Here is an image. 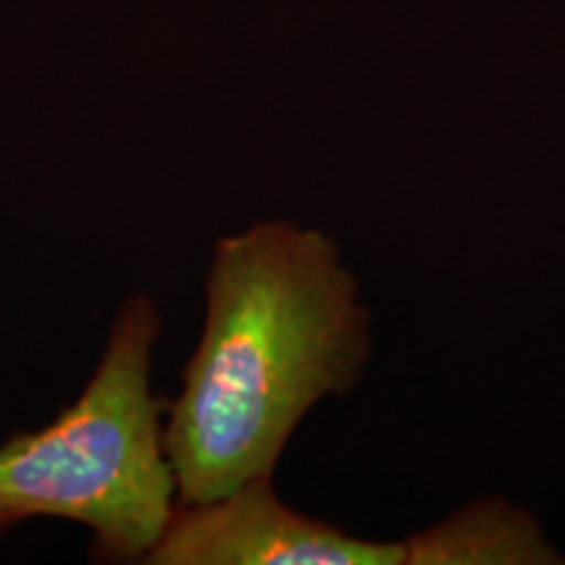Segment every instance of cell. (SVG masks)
<instances>
[{"label":"cell","instance_id":"cell-3","mask_svg":"<svg viewBox=\"0 0 565 565\" xmlns=\"http://www.w3.org/2000/svg\"><path fill=\"white\" fill-rule=\"evenodd\" d=\"M147 565H404V542H372L294 511L273 477L181 505Z\"/></svg>","mask_w":565,"mask_h":565},{"label":"cell","instance_id":"cell-2","mask_svg":"<svg viewBox=\"0 0 565 565\" xmlns=\"http://www.w3.org/2000/svg\"><path fill=\"white\" fill-rule=\"evenodd\" d=\"M158 303L134 294L105 338L79 398L51 424L0 443V529L63 519L105 561L145 563L179 511V484L152 393Z\"/></svg>","mask_w":565,"mask_h":565},{"label":"cell","instance_id":"cell-1","mask_svg":"<svg viewBox=\"0 0 565 565\" xmlns=\"http://www.w3.org/2000/svg\"><path fill=\"white\" fill-rule=\"evenodd\" d=\"M370 359L372 315L328 233L263 221L223 236L202 335L162 419L179 503L273 477L299 424L356 391Z\"/></svg>","mask_w":565,"mask_h":565},{"label":"cell","instance_id":"cell-4","mask_svg":"<svg viewBox=\"0 0 565 565\" xmlns=\"http://www.w3.org/2000/svg\"><path fill=\"white\" fill-rule=\"evenodd\" d=\"M540 521L505 498L475 500L404 540V565H563Z\"/></svg>","mask_w":565,"mask_h":565}]
</instances>
